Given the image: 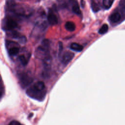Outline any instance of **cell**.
<instances>
[{
  "label": "cell",
  "instance_id": "6da1fadb",
  "mask_svg": "<svg viewBox=\"0 0 125 125\" xmlns=\"http://www.w3.org/2000/svg\"><path fill=\"white\" fill-rule=\"evenodd\" d=\"M27 95L30 97L39 101H42L45 98L46 92V90L39 91L34 88L32 86L26 90Z\"/></svg>",
  "mask_w": 125,
  "mask_h": 125
},
{
  "label": "cell",
  "instance_id": "7a4b0ae2",
  "mask_svg": "<svg viewBox=\"0 0 125 125\" xmlns=\"http://www.w3.org/2000/svg\"><path fill=\"white\" fill-rule=\"evenodd\" d=\"M33 81V78L25 73H22L20 76V83L21 86L24 88L30 85Z\"/></svg>",
  "mask_w": 125,
  "mask_h": 125
},
{
  "label": "cell",
  "instance_id": "3957f363",
  "mask_svg": "<svg viewBox=\"0 0 125 125\" xmlns=\"http://www.w3.org/2000/svg\"><path fill=\"white\" fill-rule=\"evenodd\" d=\"M74 54L70 51L65 52L61 58V62L63 65H67L74 58Z\"/></svg>",
  "mask_w": 125,
  "mask_h": 125
},
{
  "label": "cell",
  "instance_id": "277c9868",
  "mask_svg": "<svg viewBox=\"0 0 125 125\" xmlns=\"http://www.w3.org/2000/svg\"><path fill=\"white\" fill-rule=\"evenodd\" d=\"M12 10L13 12L18 15L21 16H26L28 14H26L25 9L22 7V5L20 4L14 5L12 7Z\"/></svg>",
  "mask_w": 125,
  "mask_h": 125
},
{
  "label": "cell",
  "instance_id": "5b68a950",
  "mask_svg": "<svg viewBox=\"0 0 125 125\" xmlns=\"http://www.w3.org/2000/svg\"><path fill=\"white\" fill-rule=\"evenodd\" d=\"M47 20L49 23L51 25H55L58 22L57 17L51 10H50L48 12Z\"/></svg>",
  "mask_w": 125,
  "mask_h": 125
},
{
  "label": "cell",
  "instance_id": "8992f818",
  "mask_svg": "<svg viewBox=\"0 0 125 125\" xmlns=\"http://www.w3.org/2000/svg\"><path fill=\"white\" fill-rule=\"evenodd\" d=\"M5 26L7 30H12L18 26V23L15 20L9 19L6 21Z\"/></svg>",
  "mask_w": 125,
  "mask_h": 125
},
{
  "label": "cell",
  "instance_id": "52a82bcc",
  "mask_svg": "<svg viewBox=\"0 0 125 125\" xmlns=\"http://www.w3.org/2000/svg\"><path fill=\"white\" fill-rule=\"evenodd\" d=\"M70 2L72 5V11L77 15L80 14L81 13V10L76 0H70Z\"/></svg>",
  "mask_w": 125,
  "mask_h": 125
},
{
  "label": "cell",
  "instance_id": "ba28073f",
  "mask_svg": "<svg viewBox=\"0 0 125 125\" xmlns=\"http://www.w3.org/2000/svg\"><path fill=\"white\" fill-rule=\"evenodd\" d=\"M32 87L39 91H43L45 90V84L42 81L37 82L32 85Z\"/></svg>",
  "mask_w": 125,
  "mask_h": 125
},
{
  "label": "cell",
  "instance_id": "9c48e42d",
  "mask_svg": "<svg viewBox=\"0 0 125 125\" xmlns=\"http://www.w3.org/2000/svg\"><path fill=\"white\" fill-rule=\"evenodd\" d=\"M121 18V16L118 12H115L112 14L109 17V20L112 22H118Z\"/></svg>",
  "mask_w": 125,
  "mask_h": 125
},
{
  "label": "cell",
  "instance_id": "30bf717a",
  "mask_svg": "<svg viewBox=\"0 0 125 125\" xmlns=\"http://www.w3.org/2000/svg\"><path fill=\"white\" fill-rule=\"evenodd\" d=\"M70 48L71 50L76 51V52H81L83 50V46L77 43L73 42L70 44Z\"/></svg>",
  "mask_w": 125,
  "mask_h": 125
},
{
  "label": "cell",
  "instance_id": "8fae6325",
  "mask_svg": "<svg viewBox=\"0 0 125 125\" xmlns=\"http://www.w3.org/2000/svg\"><path fill=\"white\" fill-rule=\"evenodd\" d=\"M65 28L67 30L70 32H72L75 30L76 25L73 22L68 21L65 24Z\"/></svg>",
  "mask_w": 125,
  "mask_h": 125
},
{
  "label": "cell",
  "instance_id": "7c38bea8",
  "mask_svg": "<svg viewBox=\"0 0 125 125\" xmlns=\"http://www.w3.org/2000/svg\"><path fill=\"white\" fill-rule=\"evenodd\" d=\"M20 51V49L17 46H13L11 47L8 50V53L11 56H16L17 55Z\"/></svg>",
  "mask_w": 125,
  "mask_h": 125
},
{
  "label": "cell",
  "instance_id": "4fadbf2b",
  "mask_svg": "<svg viewBox=\"0 0 125 125\" xmlns=\"http://www.w3.org/2000/svg\"><path fill=\"white\" fill-rule=\"evenodd\" d=\"M113 1L114 0H103V6L106 9H108L111 7L113 3Z\"/></svg>",
  "mask_w": 125,
  "mask_h": 125
},
{
  "label": "cell",
  "instance_id": "5bb4252c",
  "mask_svg": "<svg viewBox=\"0 0 125 125\" xmlns=\"http://www.w3.org/2000/svg\"><path fill=\"white\" fill-rule=\"evenodd\" d=\"M108 30V26L107 24L105 23V24H104L101 26V27L99 30L98 32L100 34L103 35V34L106 33L107 32Z\"/></svg>",
  "mask_w": 125,
  "mask_h": 125
},
{
  "label": "cell",
  "instance_id": "9a60e30c",
  "mask_svg": "<svg viewBox=\"0 0 125 125\" xmlns=\"http://www.w3.org/2000/svg\"><path fill=\"white\" fill-rule=\"evenodd\" d=\"M19 59L21 63L23 66H25L28 63V60L23 55H21L19 56Z\"/></svg>",
  "mask_w": 125,
  "mask_h": 125
},
{
  "label": "cell",
  "instance_id": "2e32d148",
  "mask_svg": "<svg viewBox=\"0 0 125 125\" xmlns=\"http://www.w3.org/2000/svg\"><path fill=\"white\" fill-rule=\"evenodd\" d=\"M91 7L92 10V11L94 12H97L100 10V7L98 5V4L95 2V1H92L91 2Z\"/></svg>",
  "mask_w": 125,
  "mask_h": 125
},
{
  "label": "cell",
  "instance_id": "e0dca14e",
  "mask_svg": "<svg viewBox=\"0 0 125 125\" xmlns=\"http://www.w3.org/2000/svg\"><path fill=\"white\" fill-rule=\"evenodd\" d=\"M19 41L20 43H25L26 42V38L24 36H21L19 39Z\"/></svg>",
  "mask_w": 125,
  "mask_h": 125
},
{
  "label": "cell",
  "instance_id": "ac0fdd59",
  "mask_svg": "<svg viewBox=\"0 0 125 125\" xmlns=\"http://www.w3.org/2000/svg\"><path fill=\"white\" fill-rule=\"evenodd\" d=\"M12 36L13 38L15 39H19L21 36H20V33L17 31H14L12 33Z\"/></svg>",
  "mask_w": 125,
  "mask_h": 125
},
{
  "label": "cell",
  "instance_id": "d6986e66",
  "mask_svg": "<svg viewBox=\"0 0 125 125\" xmlns=\"http://www.w3.org/2000/svg\"><path fill=\"white\" fill-rule=\"evenodd\" d=\"M63 49V44L61 42H59V56L60 55Z\"/></svg>",
  "mask_w": 125,
  "mask_h": 125
},
{
  "label": "cell",
  "instance_id": "ffe728a7",
  "mask_svg": "<svg viewBox=\"0 0 125 125\" xmlns=\"http://www.w3.org/2000/svg\"><path fill=\"white\" fill-rule=\"evenodd\" d=\"M8 125H21V124L18 121L13 120V121H11Z\"/></svg>",
  "mask_w": 125,
  "mask_h": 125
},
{
  "label": "cell",
  "instance_id": "44dd1931",
  "mask_svg": "<svg viewBox=\"0 0 125 125\" xmlns=\"http://www.w3.org/2000/svg\"><path fill=\"white\" fill-rule=\"evenodd\" d=\"M81 5L83 8L85 6V1L84 0H81Z\"/></svg>",
  "mask_w": 125,
  "mask_h": 125
}]
</instances>
